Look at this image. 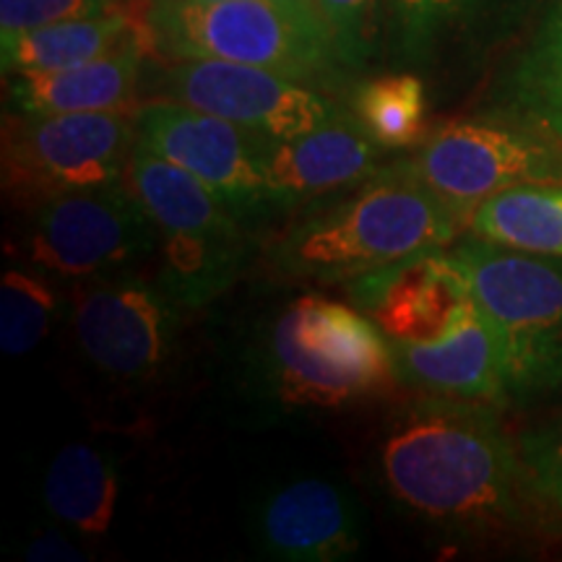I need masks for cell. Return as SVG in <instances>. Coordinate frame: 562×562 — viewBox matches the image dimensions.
<instances>
[{"label":"cell","mask_w":562,"mask_h":562,"mask_svg":"<svg viewBox=\"0 0 562 562\" xmlns=\"http://www.w3.org/2000/svg\"><path fill=\"white\" fill-rule=\"evenodd\" d=\"M383 480L406 508L438 524H513L539 495L492 402L427 393L381 446Z\"/></svg>","instance_id":"1"},{"label":"cell","mask_w":562,"mask_h":562,"mask_svg":"<svg viewBox=\"0 0 562 562\" xmlns=\"http://www.w3.org/2000/svg\"><path fill=\"white\" fill-rule=\"evenodd\" d=\"M463 216L430 191L414 161H393L349 199L300 220L269 252L279 277L351 281L430 250L451 248Z\"/></svg>","instance_id":"2"},{"label":"cell","mask_w":562,"mask_h":562,"mask_svg":"<svg viewBox=\"0 0 562 562\" xmlns=\"http://www.w3.org/2000/svg\"><path fill=\"white\" fill-rule=\"evenodd\" d=\"M125 182L154 229L161 256L159 286L182 311L209 305L240 277V211L172 161L136 146Z\"/></svg>","instance_id":"3"},{"label":"cell","mask_w":562,"mask_h":562,"mask_svg":"<svg viewBox=\"0 0 562 562\" xmlns=\"http://www.w3.org/2000/svg\"><path fill=\"white\" fill-rule=\"evenodd\" d=\"M269 370L281 402L311 409L381 396L398 383L381 323L321 294L294 300L273 323Z\"/></svg>","instance_id":"4"},{"label":"cell","mask_w":562,"mask_h":562,"mask_svg":"<svg viewBox=\"0 0 562 562\" xmlns=\"http://www.w3.org/2000/svg\"><path fill=\"white\" fill-rule=\"evenodd\" d=\"M448 256L501 334L508 398L554 389L562 381V258L482 237Z\"/></svg>","instance_id":"5"},{"label":"cell","mask_w":562,"mask_h":562,"mask_svg":"<svg viewBox=\"0 0 562 562\" xmlns=\"http://www.w3.org/2000/svg\"><path fill=\"white\" fill-rule=\"evenodd\" d=\"M144 26L149 47L172 60L245 63L300 83L328 70L336 55L326 34L302 26L271 0H149Z\"/></svg>","instance_id":"6"},{"label":"cell","mask_w":562,"mask_h":562,"mask_svg":"<svg viewBox=\"0 0 562 562\" xmlns=\"http://www.w3.org/2000/svg\"><path fill=\"white\" fill-rule=\"evenodd\" d=\"M133 149V112H19L3 131V186L37 206L123 180Z\"/></svg>","instance_id":"7"},{"label":"cell","mask_w":562,"mask_h":562,"mask_svg":"<svg viewBox=\"0 0 562 562\" xmlns=\"http://www.w3.org/2000/svg\"><path fill=\"white\" fill-rule=\"evenodd\" d=\"M157 243V229L123 178L37 203L26 256L40 271L81 281L125 269Z\"/></svg>","instance_id":"8"},{"label":"cell","mask_w":562,"mask_h":562,"mask_svg":"<svg viewBox=\"0 0 562 562\" xmlns=\"http://www.w3.org/2000/svg\"><path fill=\"white\" fill-rule=\"evenodd\" d=\"M412 161L430 191L467 222L492 195L521 186L562 182V144L558 138L497 123L442 125Z\"/></svg>","instance_id":"9"},{"label":"cell","mask_w":562,"mask_h":562,"mask_svg":"<svg viewBox=\"0 0 562 562\" xmlns=\"http://www.w3.org/2000/svg\"><path fill=\"white\" fill-rule=\"evenodd\" d=\"M133 123L136 146L203 180L237 211L271 203L266 159L277 138L167 97L133 110Z\"/></svg>","instance_id":"10"},{"label":"cell","mask_w":562,"mask_h":562,"mask_svg":"<svg viewBox=\"0 0 562 562\" xmlns=\"http://www.w3.org/2000/svg\"><path fill=\"white\" fill-rule=\"evenodd\" d=\"M180 311L159 281L131 273L81 279L74 297V328L97 370L123 381L151 378L170 357Z\"/></svg>","instance_id":"11"},{"label":"cell","mask_w":562,"mask_h":562,"mask_svg":"<svg viewBox=\"0 0 562 562\" xmlns=\"http://www.w3.org/2000/svg\"><path fill=\"white\" fill-rule=\"evenodd\" d=\"M161 97L286 140L339 117L331 100L269 68L229 60H175L161 76Z\"/></svg>","instance_id":"12"},{"label":"cell","mask_w":562,"mask_h":562,"mask_svg":"<svg viewBox=\"0 0 562 562\" xmlns=\"http://www.w3.org/2000/svg\"><path fill=\"white\" fill-rule=\"evenodd\" d=\"M398 383L435 396L505 402L503 341L490 315L469 297L446 331L425 341H391Z\"/></svg>","instance_id":"13"},{"label":"cell","mask_w":562,"mask_h":562,"mask_svg":"<svg viewBox=\"0 0 562 562\" xmlns=\"http://www.w3.org/2000/svg\"><path fill=\"white\" fill-rule=\"evenodd\" d=\"M252 533L266 558L284 562L347 560L362 544L355 497L328 480H297L266 495Z\"/></svg>","instance_id":"14"},{"label":"cell","mask_w":562,"mask_h":562,"mask_svg":"<svg viewBox=\"0 0 562 562\" xmlns=\"http://www.w3.org/2000/svg\"><path fill=\"white\" fill-rule=\"evenodd\" d=\"M381 149L357 117L341 115L302 136L273 140L266 159L271 203L321 199L360 186L381 170Z\"/></svg>","instance_id":"15"},{"label":"cell","mask_w":562,"mask_h":562,"mask_svg":"<svg viewBox=\"0 0 562 562\" xmlns=\"http://www.w3.org/2000/svg\"><path fill=\"white\" fill-rule=\"evenodd\" d=\"M149 37L144 32L131 37L102 58L63 70L19 74L11 97L19 112L58 115V112H128L136 97L144 50Z\"/></svg>","instance_id":"16"},{"label":"cell","mask_w":562,"mask_h":562,"mask_svg":"<svg viewBox=\"0 0 562 562\" xmlns=\"http://www.w3.org/2000/svg\"><path fill=\"white\" fill-rule=\"evenodd\" d=\"M140 32L144 24H136L125 9L102 16L58 21L3 42V70L19 76L74 68L117 50Z\"/></svg>","instance_id":"17"},{"label":"cell","mask_w":562,"mask_h":562,"mask_svg":"<svg viewBox=\"0 0 562 562\" xmlns=\"http://www.w3.org/2000/svg\"><path fill=\"white\" fill-rule=\"evenodd\" d=\"M117 492L115 463L100 448L70 442L47 467L42 497L60 524L83 537H102L115 518Z\"/></svg>","instance_id":"18"},{"label":"cell","mask_w":562,"mask_h":562,"mask_svg":"<svg viewBox=\"0 0 562 562\" xmlns=\"http://www.w3.org/2000/svg\"><path fill=\"white\" fill-rule=\"evenodd\" d=\"M469 224L482 240L562 258V182L492 195L474 209Z\"/></svg>","instance_id":"19"},{"label":"cell","mask_w":562,"mask_h":562,"mask_svg":"<svg viewBox=\"0 0 562 562\" xmlns=\"http://www.w3.org/2000/svg\"><path fill=\"white\" fill-rule=\"evenodd\" d=\"M355 115L378 146L404 149L425 128V87L409 74L381 76L357 91Z\"/></svg>","instance_id":"20"},{"label":"cell","mask_w":562,"mask_h":562,"mask_svg":"<svg viewBox=\"0 0 562 562\" xmlns=\"http://www.w3.org/2000/svg\"><path fill=\"white\" fill-rule=\"evenodd\" d=\"M42 273L9 269L0 279V349L5 355H26L50 331L60 300Z\"/></svg>","instance_id":"21"},{"label":"cell","mask_w":562,"mask_h":562,"mask_svg":"<svg viewBox=\"0 0 562 562\" xmlns=\"http://www.w3.org/2000/svg\"><path fill=\"white\" fill-rule=\"evenodd\" d=\"M521 100L539 128L562 144V0L521 70Z\"/></svg>","instance_id":"22"},{"label":"cell","mask_w":562,"mask_h":562,"mask_svg":"<svg viewBox=\"0 0 562 562\" xmlns=\"http://www.w3.org/2000/svg\"><path fill=\"white\" fill-rule=\"evenodd\" d=\"M117 0H0V42L68 19L121 11Z\"/></svg>","instance_id":"23"},{"label":"cell","mask_w":562,"mask_h":562,"mask_svg":"<svg viewBox=\"0 0 562 562\" xmlns=\"http://www.w3.org/2000/svg\"><path fill=\"white\" fill-rule=\"evenodd\" d=\"M334 50L344 60H360L375 30L378 0H315Z\"/></svg>","instance_id":"24"},{"label":"cell","mask_w":562,"mask_h":562,"mask_svg":"<svg viewBox=\"0 0 562 562\" xmlns=\"http://www.w3.org/2000/svg\"><path fill=\"white\" fill-rule=\"evenodd\" d=\"M521 453L539 497H544L562 518V422L526 435Z\"/></svg>","instance_id":"25"},{"label":"cell","mask_w":562,"mask_h":562,"mask_svg":"<svg viewBox=\"0 0 562 562\" xmlns=\"http://www.w3.org/2000/svg\"><path fill=\"white\" fill-rule=\"evenodd\" d=\"M472 0H389L404 40H425L435 26L467 9Z\"/></svg>","instance_id":"26"},{"label":"cell","mask_w":562,"mask_h":562,"mask_svg":"<svg viewBox=\"0 0 562 562\" xmlns=\"http://www.w3.org/2000/svg\"><path fill=\"white\" fill-rule=\"evenodd\" d=\"M273 5H279L281 11H286L294 21H300L302 26H307V30L318 32V34H326L328 37V30L326 24H323V16L318 11V5H315V0H271ZM331 40V37H328ZM334 45V42H331Z\"/></svg>","instance_id":"27"},{"label":"cell","mask_w":562,"mask_h":562,"mask_svg":"<svg viewBox=\"0 0 562 562\" xmlns=\"http://www.w3.org/2000/svg\"><path fill=\"white\" fill-rule=\"evenodd\" d=\"M175 3H195V5H206V3H220V0H175Z\"/></svg>","instance_id":"28"}]
</instances>
